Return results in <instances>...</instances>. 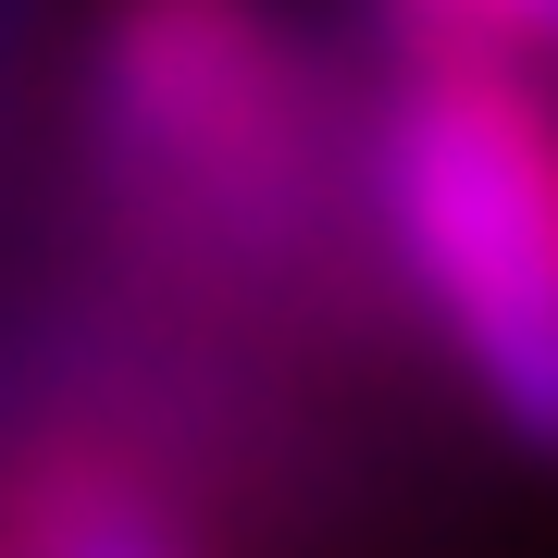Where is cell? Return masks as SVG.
Returning <instances> with one entry per match:
<instances>
[{
    "label": "cell",
    "mask_w": 558,
    "mask_h": 558,
    "mask_svg": "<svg viewBox=\"0 0 558 558\" xmlns=\"http://www.w3.org/2000/svg\"><path fill=\"white\" fill-rule=\"evenodd\" d=\"M50 100L75 286L137 336L299 385L398 311L360 199V87L299 0H87Z\"/></svg>",
    "instance_id": "obj_1"
},
{
    "label": "cell",
    "mask_w": 558,
    "mask_h": 558,
    "mask_svg": "<svg viewBox=\"0 0 558 558\" xmlns=\"http://www.w3.org/2000/svg\"><path fill=\"white\" fill-rule=\"evenodd\" d=\"M360 199L398 311L521 459H558V87L534 62L373 38Z\"/></svg>",
    "instance_id": "obj_2"
},
{
    "label": "cell",
    "mask_w": 558,
    "mask_h": 558,
    "mask_svg": "<svg viewBox=\"0 0 558 558\" xmlns=\"http://www.w3.org/2000/svg\"><path fill=\"white\" fill-rule=\"evenodd\" d=\"M62 25H75V0H0V223L25 199V149H38L50 75H62Z\"/></svg>",
    "instance_id": "obj_3"
},
{
    "label": "cell",
    "mask_w": 558,
    "mask_h": 558,
    "mask_svg": "<svg viewBox=\"0 0 558 558\" xmlns=\"http://www.w3.org/2000/svg\"><path fill=\"white\" fill-rule=\"evenodd\" d=\"M373 38H447V50H497V62H534L558 87V0H360Z\"/></svg>",
    "instance_id": "obj_4"
}]
</instances>
